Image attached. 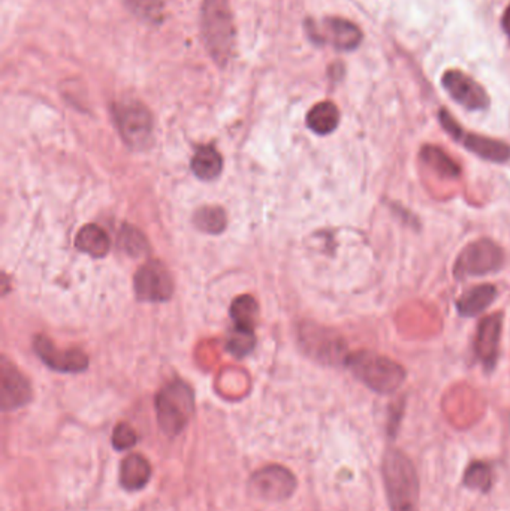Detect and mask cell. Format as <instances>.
<instances>
[{
    "mask_svg": "<svg viewBox=\"0 0 510 511\" xmlns=\"http://www.w3.org/2000/svg\"><path fill=\"white\" fill-rule=\"evenodd\" d=\"M382 479L391 511H419L421 484L412 459L399 449H388L382 459Z\"/></svg>",
    "mask_w": 510,
    "mask_h": 511,
    "instance_id": "obj_1",
    "label": "cell"
},
{
    "mask_svg": "<svg viewBox=\"0 0 510 511\" xmlns=\"http://www.w3.org/2000/svg\"><path fill=\"white\" fill-rule=\"evenodd\" d=\"M344 367L364 386L379 395H392L403 386L407 378L403 365L376 351H353L348 356Z\"/></svg>",
    "mask_w": 510,
    "mask_h": 511,
    "instance_id": "obj_2",
    "label": "cell"
},
{
    "mask_svg": "<svg viewBox=\"0 0 510 511\" xmlns=\"http://www.w3.org/2000/svg\"><path fill=\"white\" fill-rule=\"evenodd\" d=\"M201 28L205 46L218 65H227L235 48V24L229 0H204Z\"/></svg>",
    "mask_w": 510,
    "mask_h": 511,
    "instance_id": "obj_3",
    "label": "cell"
},
{
    "mask_svg": "<svg viewBox=\"0 0 510 511\" xmlns=\"http://www.w3.org/2000/svg\"><path fill=\"white\" fill-rule=\"evenodd\" d=\"M156 415L163 433L176 437L193 415V391L185 382L169 383L156 396Z\"/></svg>",
    "mask_w": 510,
    "mask_h": 511,
    "instance_id": "obj_4",
    "label": "cell"
},
{
    "mask_svg": "<svg viewBox=\"0 0 510 511\" xmlns=\"http://www.w3.org/2000/svg\"><path fill=\"white\" fill-rule=\"evenodd\" d=\"M506 262L505 250L489 238H481L465 245L454 263L457 280L483 276L500 271Z\"/></svg>",
    "mask_w": 510,
    "mask_h": 511,
    "instance_id": "obj_5",
    "label": "cell"
},
{
    "mask_svg": "<svg viewBox=\"0 0 510 511\" xmlns=\"http://www.w3.org/2000/svg\"><path fill=\"white\" fill-rule=\"evenodd\" d=\"M439 119H440L441 128L449 134L450 138L461 144L467 152H473L482 161H491V163L510 161V144L500 141V139L467 132L446 110L440 111Z\"/></svg>",
    "mask_w": 510,
    "mask_h": 511,
    "instance_id": "obj_6",
    "label": "cell"
},
{
    "mask_svg": "<svg viewBox=\"0 0 510 511\" xmlns=\"http://www.w3.org/2000/svg\"><path fill=\"white\" fill-rule=\"evenodd\" d=\"M304 350L322 364L344 365L348 356V344L337 332L315 323H307L300 331Z\"/></svg>",
    "mask_w": 510,
    "mask_h": 511,
    "instance_id": "obj_7",
    "label": "cell"
},
{
    "mask_svg": "<svg viewBox=\"0 0 510 511\" xmlns=\"http://www.w3.org/2000/svg\"><path fill=\"white\" fill-rule=\"evenodd\" d=\"M114 119L120 135L130 147H144L153 134V117L139 102H121L114 106Z\"/></svg>",
    "mask_w": 510,
    "mask_h": 511,
    "instance_id": "obj_8",
    "label": "cell"
},
{
    "mask_svg": "<svg viewBox=\"0 0 510 511\" xmlns=\"http://www.w3.org/2000/svg\"><path fill=\"white\" fill-rule=\"evenodd\" d=\"M249 486L251 493L260 499L284 501L295 492L297 479L284 466H269L256 471L251 477Z\"/></svg>",
    "mask_w": 510,
    "mask_h": 511,
    "instance_id": "obj_9",
    "label": "cell"
},
{
    "mask_svg": "<svg viewBox=\"0 0 510 511\" xmlns=\"http://www.w3.org/2000/svg\"><path fill=\"white\" fill-rule=\"evenodd\" d=\"M135 292L139 300L149 302H163L172 296L174 283L167 268L162 263L152 260L141 267L135 274Z\"/></svg>",
    "mask_w": 510,
    "mask_h": 511,
    "instance_id": "obj_10",
    "label": "cell"
},
{
    "mask_svg": "<svg viewBox=\"0 0 510 511\" xmlns=\"http://www.w3.org/2000/svg\"><path fill=\"white\" fill-rule=\"evenodd\" d=\"M307 28L315 41L330 44L339 50H353L362 41L361 30L355 24L337 17L324 19L319 23L308 21Z\"/></svg>",
    "mask_w": 510,
    "mask_h": 511,
    "instance_id": "obj_11",
    "label": "cell"
},
{
    "mask_svg": "<svg viewBox=\"0 0 510 511\" xmlns=\"http://www.w3.org/2000/svg\"><path fill=\"white\" fill-rule=\"evenodd\" d=\"M441 84L457 103L469 111H483L489 106L485 88L461 70H450L443 75Z\"/></svg>",
    "mask_w": 510,
    "mask_h": 511,
    "instance_id": "obj_12",
    "label": "cell"
},
{
    "mask_svg": "<svg viewBox=\"0 0 510 511\" xmlns=\"http://www.w3.org/2000/svg\"><path fill=\"white\" fill-rule=\"evenodd\" d=\"M503 320H505L503 313H494L483 317L478 325V332L474 338V353L488 373L496 368L500 355Z\"/></svg>",
    "mask_w": 510,
    "mask_h": 511,
    "instance_id": "obj_13",
    "label": "cell"
},
{
    "mask_svg": "<svg viewBox=\"0 0 510 511\" xmlns=\"http://www.w3.org/2000/svg\"><path fill=\"white\" fill-rule=\"evenodd\" d=\"M32 389L28 378L4 358L0 365V400L4 410H15L30 401Z\"/></svg>",
    "mask_w": 510,
    "mask_h": 511,
    "instance_id": "obj_14",
    "label": "cell"
},
{
    "mask_svg": "<svg viewBox=\"0 0 510 511\" xmlns=\"http://www.w3.org/2000/svg\"><path fill=\"white\" fill-rule=\"evenodd\" d=\"M35 353L44 364L61 373H81L87 368V356L81 350H59L45 336L35 338Z\"/></svg>",
    "mask_w": 510,
    "mask_h": 511,
    "instance_id": "obj_15",
    "label": "cell"
},
{
    "mask_svg": "<svg viewBox=\"0 0 510 511\" xmlns=\"http://www.w3.org/2000/svg\"><path fill=\"white\" fill-rule=\"evenodd\" d=\"M497 287L494 284H479L459 296L457 301V311L463 317H476L482 314L496 301Z\"/></svg>",
    "mask_w": 510,
    "mask_h": 511,
    "instance_id": "obj_16",
    "label": "cell"
},
{
    "mask_svg": "<svg viewBox=\"0 0 510 511\" xmlns=\"http://www.w3.org/2000/svg\"><path fill=\"white\" fill-rule=\"evenodd\" d=\"M152 466L144 457L132 453L121 461L120 484L126 490H141L149 483Z\"/></svg>",
    "mask_w": 510,
    "mask_h": 511,
    "instance_id": "obj_17",
    "label": "cell"
},
{
    "mask_svg": "<svg viewBox=\"0 0 510 511\" xmlns=\"http://www.w3.org/2000/svg\"><path fill=\"white\" fill-rule=\"evenodd\" d=\"M340 111L333 102H320L307 114V126L317 135H330L339 128Z\"/></svg>",
    "mask_w": 510,
    "mask_h": 511,
    "instance_id": "obj_18",
    "label": "cell"
},
{
    "mask_svg": "<svg viewBox=\"0 0 510 511\" xmlns=\"http://www.w3.org/2000/svg\"><path fill=\"white\" fill-rule=\"evenodd\" d=\"M421 159L428 168H432L436 174L443 177V178L454 180V178H458L461 176V166L440 147L424 145L423 150H421Z\"/></svg>",
    "mask_w": 510,
    "mask_h": 511,
    "instance_id": "obj_19",
    "label": "cell"
},
{
    "mask_svg": "<svg viewBox=\"0 0 510 511\" xmlns=\"http://www.w3.org/2000/svg\"><path fill=\"white\" fill-rule=\"evenodd\" d=\"M77 249L84 253L90 254L93 258H103L110 250V240L103 227L96 225L84 226L75 238Z\"/></svg>",
    "mask_w": 510,
    "mask_h": 511,
    "instance_id": "obj_20",
    "label": "cell"
},
{
    "mask_svg": "<svg viewBox=\"0 0 510 511\" xmlns=\"http://www.w3.org/2000/svg\"><path fill=\"white\" fill-rule=\"evenodd\" d=\"M192 170L198 178L211 181L222 172L223 159L214 147H201L192 159Z\"/></svg>",
    "mask_w": 510,
    "mask_h": 511,
    "instance_id": "obj_21",
    "label": "cell"
},
{
    "mask_svg": "<svg viewBox=\"0 0 510 511\" xmlns=\"http://www.w3.org/2000/svg\"><path fill=\"white\" fill-rule=\"evenodd\" d=\"M259 307L255 298L251 295L238 296L231 305L232 320L235 322V327L246 329V331H255V325L258 322Z\"/></svg>",
    "mask_w": 510,
    "mask_h": 511,
    "instance_id": "obj_22",
    "label": "cell"
},
{
    "mask_svg": "<svg viewBox=\"0 0 510 511\" xmlns=\"http://www.w3.org/2000/svg\"><path fill=\"white\" fill-rule=\"evenodd\" d=\"M464 486H467L473 490L487 493L491 490L494 484V475H492L491 466L485 462L474 461L467 466L464 473Z\"/></svg>",
    "mask_w": 510,
    "mask_h": 511,
    "instance_id": "obj_23",
    "label": "cell"
},
{
    "mask_svg": "<svg viewBox=\"0 0 510 511\" xmlns=\"http://www.w3.org/2000/svg\"><path fill=\"white\" fill-rule=\"evenodd\" d=\"M195 225L207 234H220L226 227V214L222 208L204 207L195 214Z\"/></svg>",
    "mask_w": 510,
    "mask_h": 511,
    "instance_id": "obj_24",
    "label": "cell"
},
{
    "mask_svg": "<svg viewBox=\"0 0 510 511\" xmlns=\"http://www.w3.org/2000/svg\"><path fill=\"white\" fill-rule=\"evenodd\" d=\"M134 14L150 23H160L163 19L162 0H126Z\"/></svg>",
    "mask_w": 510,
    "mask_h": 511,
    "instance_id": "obj_25",
    "label": "cell"
},
{
    "mask_svg": "<svg viewBox=\"0 0 510 511\" xmlns=\"http://www.w3.org/2000/svg\"><path fill=\"white\" fill-rule=\"evenodd\" d=\"M253 347H255V331L235 327L227 341V349L237 358L249 355L253 350Z\"/></svg>",
    "mask_w": 510,
    "mask_h": 511,
    "instance_id": "obj_26",
    "label": "cell"
},
{
    "mask_svg": "<svg viewBox=\"0 0 510 511\" xmlns=\"http://www.w3.org/2000/svg\"><path fill=\"white\" fill-rule=\"evenodd\" d=\"M119 244L123 247L126 253H129L134 258H138L147 250V241H145L144 235L138 229L130 227V226L123 227V231L119 236Z\"/></svg>",
    "mask_w": 510,
    "mask_h": 511,
    "instance_id": "obj_27",
    "label": "cell"
},
{
    "mask_svg": "<svg viewBox=\"0 0 510 511\" xmlns=\"http://www.w3.org/2000/svg\"><path fill=\"white\" fill-rule=\"evenodd\" d=\"M138 441L135 429L129 424H119L112 433V446L116 450H129Z\"/></svg>",
    "mask_w": 510,
    "mask_h": 511,
    "instance_id": "obj_28",
    "label": "cell"
},
{
    "mask_svg": "<svg viewBox=\"0 0 510 511\" xmlns=\"http://www.w3.org/2000/svg\"><path fill=\"white\" fill-rule=\"evenodd\" d=\"M503 29H505V32L507 33V37L510 39V5L507 6V10L503 15Z\"/></svg>",
    "mask_w": 510,
    "mask_h": 511,
    "instance_id": "obj_29",
    "label": "cell"
}]
</instances>
